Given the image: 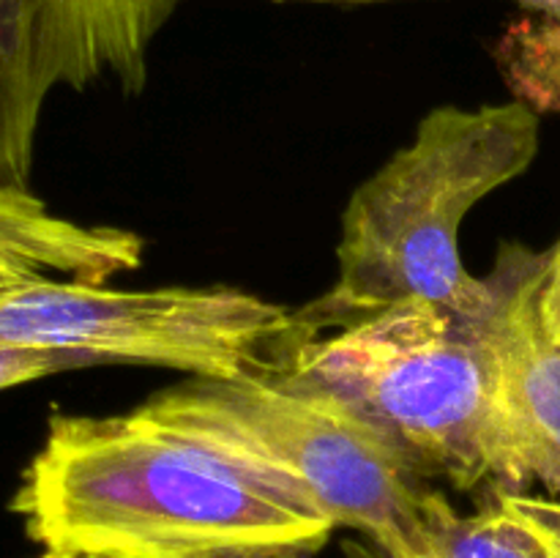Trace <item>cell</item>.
Returning <instances> with one entry per match:
<instances>
[{"label": "cell", "instance_id": "2", "mask_svg": "<svg viewBox=\"0 0 560 558\" xmlns=\"http://www.w3.org/2000/svg\"><path fill=\"white\" fill-rule=\"evenodd\" d=\"M539 140V115L523 102L443 104L427 113L413 140L345 206L337 279L293 312V339L350 326L399 301H432L479 321L490 310V288L465 268L463 222L534 164Z\"/></svg>", "mask_w": 560, "mask_h": 558}, {"label": "cell", "instance_id": "14", "mask_svg": "<svg viewBox=\"0 0 560 558\" xmlns=\"http://www.w3.org/2000/svg\"><path fill=\"white\" fill-rule=\"evenodd\" d=\"M282 558H315L312 553H295V556H282Z\"/></svg>", "mask_w": 560, "mask_h": 558}, {"label": "cell", "instance_id": "13", "mask_svg": "<svg viewBox=\"0 0 560 558\" xmlns=\"http://www.w3.org/2000/svg\"><path fill=\"white\" fill-rule=\"evenodd\" d=\"M36 558H77V556H60V553H47V550H42Z\"/></svg>", "mask_w": 560, "mask_h": 558}, {"label": "cell", "instance_id": "15", "mask_svg": "<svg viewBox=\"0 0 560 558\" xmlns=\"http://www.w3.org/2000/svg\"><path fill=\"white\" fill-rule=\"evenodd\" d=\"M3 11H5V0H0V16H3Z\"/></svg>", "mask_w": 560, "mask_h": 558}, {"label": "cell", "instance_id": "6", "mask_svg": "<svg viewBox=\"0 0 560 558\" xmlns=\"http://www.w3.org/2000/svg\"><path fill=\"white\" fill-rule=\"evenodd\" d=\"M490 310L476 321L530 485L560 498V235L545 249L503 241Z\"/></svg>", "mask_w": 560, "mask_h": 558}, {"label": "cell", "instance_id": "8", "mask_svg": "<svg viewBox=\"0 0 560 558\" xmlns=\"http://www.w3.org/2000/svg\"><path fill=\"white\" fill-rule=\"evenodd\" d=\"M0 252L38 271L104 284L140 268L145 244L131 230L58 217L31 189L0 186Z\"/></svg>", "mask_w": 560, "mask_h": 558}, {"label": "cell", "instance_id": "5", "mask_svg": "<svg viewBox=\"0 0 560 558\" xmlns=\"http://www.w3.org/2000/svg\"><path fill=\"white\" fill-rule=\"evenodd\" d=\"M293 334V310L230 284L115 290L36 268L0 284V348L58 350L93 367L238 377L277 367Z\"/></svg>", "mask_w": 560, "mask_h": 558}, {"label": "cell", "instance_id": "3", "mask_svg": "<svg viewBox=\"0 0 560 558\" xmlns=\"http://www.w3.org/2000/svg\"><path fill=\"white\" fill-rule=\"evenodd\" d=\"M140 414L350 528L388 558H419L457 509L355 405L290 367L189 375Z\"/></svg>", "mask_w": 560, "mask_h": 558}, {"label": "cell", "instance_id": "11", "mask_svg": "<svg viewBox=\"0 0 560 558\" xmlns=\"http://www.w3.org/2000/svg\"><path fill=\"white\" fill-rule=\"evenodd\" d=\"M31 263H25V260H20V257H14V255H9V252H0V284L3 282H9V279H14V277H20L22 271H31ZM38 271V268H36Z\"/></svg>", "mask_w": 560, "mask_h": 558}, {"label": "cell", "instance_id": "1", "mask_svg": "<svg viewBox=\"0 0 560 558\" xmlns=\"http://www.w3.org/2000/svg\"><path fill=\"white\" fill-rule=\"evenodd\" d=\"M11 512L42 550L77 558L315 556L337 531L137 408L49 416Z\"/></svg>", "mask_w": 560, "mask_h": 558}, {"label": "cell", "instance_id": "9", "mask_svg": "<svg viewBox=\"0 0 560 558\" xmlns=\"http://www.w3.org/2000/svg\"><path fill=\"white\" fill-rule=\"evenodd\" d=\"M77 367H93L91 361L74 353L58 350H27V348H0V392L38 381L44 375Z\"/></svg>", "mask_w": 560, "mask_h": 558}, {"label": "cell", "instance_id": "7", "mask_svg": "<svg viewBox=\"0 0 560 558\" xmlns=\"http://www.w3.org/2000/svg\"><path fill=\"white\" fill-rule=\"evenodd\" d=\"M109 77L93 0H5L0 16V162L31 164L55 88Z\"/></svg>", "mask_w": 560, "mask_h": 558}, {"label": "cell", "instance_id": "10", "mask_svg": "<svg viewBox=\"0 0 560 558\" xmlns=\"http://www.w3.org/2000/svg\"><path fill=\"white\" fill-rule=\"evenodd\" d=\"M523 503L539 528L545 558H560V498L523 490Z\"/></svg>", "mask_w": 560, "mask_h": 558}, {"label": "cell", "instance_id": "12", "mask_svg": "<svg viewBox=\"0 0 560 558\" xmlns=\"http://www.w3.org/2000/svg\"><path fill=\"white\" fill-rule=\"evenodd\" d=\"M523 5H528V9L539 11V14H545L547 20L552 22H560V0H520Z\"/></svg>", "mask_w": 560, "mask_h": 558}, {"label": "cell", "instance_id": "4", "mask_svg": "<svg viewBox=\"0 0 560 558\" xmlns=\"http://www.w3.org/2000/svg\"><path fill=\"white\" fill-rule=\"evenodd\" d=\"M277 367L331 388L430 479L528 490L479 326L432 301H399L350 326L293 339Z\"/></svg>", "mask_w": 560, "mask_h": 558}]
</instances>
